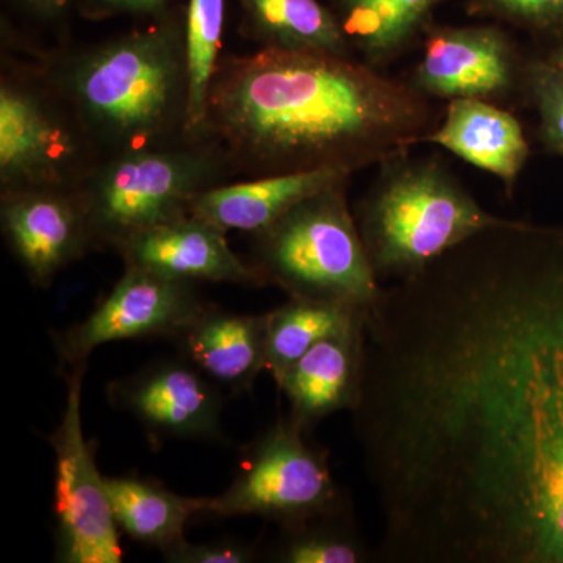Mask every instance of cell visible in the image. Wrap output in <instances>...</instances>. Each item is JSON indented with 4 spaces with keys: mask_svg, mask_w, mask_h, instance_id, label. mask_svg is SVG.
<instances>
[{
    "mask_svg": "<svg viewBox=\"0 0 563 563\" xmlns=\"http://www.w3.org/2000/svg\"><path fill=\"white\" fill-rule=\"evenodd\" d=\"M385 563H563V225L504 218L365 314Z\"/></svg>",
    "mask_w": 563,
    "mask_h": 563,
    "instance_id": "6da1fadb",
    "label": "cell"
},
{
    "mask_svg": "<svg viewBox=\"0 0 563 563\" xmlns=\"http://www.w3.org/2000/svg\"><path fill=\"white\" fill-rule=\"evenodd\" d=\"M439 122L428 96L357 57L261 47L220 58L203 140L252 177L352 174L412 151Z\"/></svg>",
    "mask_w": 563,
    "mask_h": 563,
    "instance_id": "7a4b0ae2",
    "label": "cell"
},
{
    "mask_svg": "<svg viewBox=\"0 0 563 563\" xmlns=\"http://www.w3.org/2000/svg\"><path fill=\"white\" fill-rule=\"evenodd\" d=\"M41 65L99 157L188 139L185 7Z\"/></svg>",
    "mask_w": 563,
    "mask_h": 563,
    "instance_id": "3957f363",
    "label": "cell"
},
{
    "mask_svg": "<svg viewBox=\"0 0 563 563\" xmlns=\"http://www.w3.org/2000/svg\"><path fill=\"white\" fill-rule=\"evenodd\" d=\"M377 280H401L444 252L499 224L440 158L410 152L380 163L354 209Z\"/></svg>",
    "mask_w": 563,
    "mask_h": 563,
    "instance_id": "277c9868",
    "label": "cell"
},
{
    "mask_svg": "<svg viewBox=\"0 0 563 563\" xmlns=\"http://www.w3.org/2000/svg\"><path fill=\"white\" fill-rule=\"evenodd\" d=\"M232 173L224 154L206 140L101 158L79 187L92 244L118 251L140 233L187 217L201 192L228 184Z\"/></svg>",
    "mask_w": 563,
    "mask_h": 563,
    "instance_id": "5b68a950",
    "label": "cell"
},
{
    "mask_svg": "<svg viewBox=\"0 0 563 563\" xmlns=\"http://www.w3.org/2000/svg\"><path fill=\"white\" fill-rule=\"evenodd\" d=\"M347 180L291 207L265 231L255 233L251 265L263 285L290 298L320 299L368 309L379 298L377 280L363 246Z\"/></svg>",
    "mask_w": 563,
    "mask_h": 563,
    "instance_id": "8992f818",
    "label": "cell"
},
{
    "mask_svg": "<svg viewBox=\"0 0 563 563\" xmlns=\"http://www.w3.org/2000/svg\"><path fill=\"white\" fill-rule=\"evenodd\" d=\"M101 161L43 65L3 63L0 80V192L79 188Z\"/></svg>",
    "mask_w": 563,
    "mask_h": 563,
    "instance_id": "52a82bcc",
    "label": "cell"
},
{
    "mask_svg": "<svg viewBox=\"0 0 563 563\" xmlns=\"http://www.w3.org/2000/svg\"><path fill=\"white\" fill-rule=\"evenodd\" d=\"M307 435L290 417L274 422L246 448L231 487L214 498H203L202 515H255L291 528L347 509L328 453Z\"/></svg>",
    "mask_w": 563,
    "mask_h": 563,
    "instance_id": "ba28073f",
    "label": "cell"
},
{
    "mask_svg": "<svg viewBox=\"0 0 563 563\" xmlns=\"http://www.w3.org/2000/svg\"><path fill=\"white\" fill-rule=\"evenodd\" d=\"M87 366L68 369L60 424L47 437L55 457L54 514L57 561L121 563L120 528L114 521L106 476L95 443L85 439L81 388Z\"/></svg>",
    "mask_w": 563,
    "mask_h": 563,
    "instance_id": "9c48e42d",
    "label": "cell"
},
{
    "mask_svg": "<svg viewBox=\"0 0 563 563\" xmlns=\"http://www.w3.org/2000/svg\"><path fill=\"white\" fill-rule=\"evenodd\" d=\"M207 307L192 282L125 266L113 290L84 321L55 335V347L69 369L79 368L102 344L177 339Z\"/></svg>",
    "mask_w": 563,
    "mask_h": 563,
    "instance_id": "30bf717a",
    "label": "cell"
},
{
    "mask_svg": "<svg viewBox=\"0 0 563 563\" xmlns=\"http://www.w3.org/2000/svg\"><path fill=\"white\" fill-rule=\"evenodd\" d=\"M412 85L428 98H506L523 84L512 40L498 25H429Z\"/></svg>",
    "mask_w": 563,
    "mask_h": 563,
    "instance_id": "8fae6325",
    "label": "cell"
},
{
    "mask_svg": "<svg viewBox=\"0 0 563 563\" xmlns=\"http://www.w3.org/2000/svg\"><path fill=\"white\" fill-rule=\"evenodd\" d=\"M109 398L154 440L220 442L224 398L217 384L187 358L152 362L109 385Z\"/></svg>",
    "mask_w": 563,
    "mask_h": 563,
    "instance_id": "7c38bea8",
    "label": "cell"
},
{
    "mask_svg": "<svg viewBox=\"0 0 563 563\" xmlns=\"http://www.w3.org/2000/svg\"><path fill=\"white\" fill-rule=\"evenodd\" d=\"M5 242L32 284L49 287L70 263L95 250L79 188L0 192Z\"/></svg>",
    "mask_w": 563,
    "mask_h": 563,
    "instance_id": "4fadbf2b",
    "label": "cell"
},
{
    "mask_svg": "<svg viewBox=\"0 0 563 563\" xmlns=\"http://www.w3.org/2000/svg\"><path fill=\"white\" fill-rule=\"evenodd\" d=\"M225 233L213 222L190 213L133 236L118 252L125 266L174 279L262 287L261 274L232 251Z\"/></svg>",
    "mask_w": 563,
    "mask_h": 563,
    "instance_id": "5bb4252c",
    "label": "cell"
},
{
    "mask_svg": "<svg viewBox=\"0 0 563 563\" xmlns=\"http://www.w3.org/2000/svg\"><path fill=\"white\" fill-rule=\"evenodd\" d=\"M363 363L365 317L322 340L280 377L277 387L290 404V420L310 432L324 418L354 409L361 398Z\"/></svg>",
    "mask_w": 563,
    "mask_h": 563,
    "instance_id": "9a60e30c",
    "label": "cell"
},
{
    "mask_svg": "<svg viewBox=\"0 0 563 563\" xmlns=\"http://www.w3.org/2000/svg\"><path fill=\"white\" fill-rule=\"evenodd\" d=\"M428 141L498 177L507 195H512L529 158L521 122L510 111L481 99L450 101Z\"/></svg>",
    "mask_w": 563,
    "mask_h": 563,
    "instance_id": "2e32d148",
    "label": "cell"
},
{
    "mask_svg": "<svg viewBox=\"0 0 563 563\" xmlns=\"http://www.w3.org/2000/svg\"><path fill=\"white\" fill-rule=\"evenodd\" d=\"M176 340L181 357L233 393L251 390L258 374L266 372V313L236 314L207 307Z\"/></svg>",
    "mask_w": 563,
    "mask_h": 563,
    "instance_id": "e0dca14e",
    "label": "cell"
},
{
    "mask_svg": "<svg viewBox=\"0 0 563 563\" xmlns=\"http://www.w3.org/2000/svg\"><path fill=\"white\" fill-rule=\"evenodd\" d=\"M350 177V173L343 172H309L222 184L201 192L192 201L190 213L213 222L225 232L255 235L302 199Z\"/></svg>",
    "mask_w": 563,
    "mask_h": 563,
    "instance_id": "ac0fdd59",
    "label": "cell"
},
{
    "mask_svg": "<svg viewBox=\"0 0 563 563\" xmlns=\"http://www.w3.org/2000/svg\"><path fill=\"white\" fill-rule=\"evenodd\" d=\"M240 31L261 47L355 57L332 7L321 0H236Z\"/></svg>",
    "mask_w": 563,
    "mask_h": 563,
    "instance_id": "d6986e66",
    "label": "cell"
},
{
    "mask_svg": "<svg viewBox=\"0 0 563 563\" xmlns=\"http://www.w3.org/2000/svg\"><path fill=\"white\" fill-rule=\"evenodd\" d=\"M442 0H333L352 52L374 68L395 60L432 24Z\"/></svg>",
    "mask_w": 563,
    "mask_h": 563,
    "instance_id": "ffe728a7",
    "label": "cell"
},
{
    "mask_svg": "<svg viewBox=\"0 0 563 563\" xmlns=\"http://www.w3.org/2000/svg\"><path fill=\"white\" fill-rule=\"evenodd\" d=\"M118 528L135 542L165 551L185 539V526L202 515L203 498H185L152 481L106 476Z\"/></svg>",
    "mask_w": 563,
    "mask_h": 563,
    "instance_id": "44dd1931",
    "label": "cell"
},
{
    "mask_svg": "<svg viewBox=\"0 0 563 563\" xmlns=\"http://www.w3.org/2000/svg\"><path fill=\"white\" fill-rule=\"evenodd\" d=\"M366 309L320 299L290 298L266 313V372L274 383L322 340L365 317Z\"/></svg>",
    "mask_w": 563,
    "mask_h": 563,
    "instance_id": "7402d4cb",
    "label": "cell"
},
{
    "mask_svg": "<svg viewBox=\"0 0 563 563\" xmlns=\"http://www.w3.org/2000/svg\"><path fill=\"white\" fill-rule=\"evenodd\" d=\"M369 551L351 517V507L282 528L273 547L272 561L279 563H366Z\"/></svg>",
    "mask_w": 563,
    "mask_h": 563,
    "instance_id": "603a6c76",
    "label": "cell"
},
{
    "mask_svg": "<svg viewBox=\"0 0 563 563\" xmlns=\"http://www.w3.org/2000/svg\"><path fill=\"white\" fill-rule=\"evenodd\" d=\"M224 7L225 0H188L185 7L188 63L187 135L191 140H203L207 96L221 58Z\"/></svg>",
    "mask_w": 563,
    "mask_h": 563,
    "instance_id": "cb8c5ba5",
    "label": "cell"
},
{
    "mask_svg": "<svg viewBox=\"0 0 563 563\" xmlns=\"http://www.w3.org/2000/svg\"><path fill=\"white\" fill-rule=\"evenodd\" d=\"M523 85L536 107L543 143L563 155V68L551 60L526 63Z\"/></svg>",
    "mask_w": 563,
    "mask_h": 563,
    "instance_id": "d4e9b609",
    "label": "cell"
},
{
    "mask_svg": "<svg viewBox=\"0 0 563 563\" xmlns=\"http://www.w3.org/2000/svg\"><path fill=\"white\" fill-rule=\"evenodd\" d=\"M466 11L525 31L563 29V0H466Z\"/></svg>",
    "mask_w": 563,
    "mask_h": 563,
    "instance_id": "484cf974",
    "label": "cell"
},
{
    "mask_svg": "<svg viewBox=\"0 0 563 563\" xmlns=\"http://www.w3.org/2000/svg\"><path fill=\"white\" fill-rule=\"evenodd\" d=\"M162 554L169 563H250L257 559V551L251 544L235 540L190 543L184 539Z\"/></svg>",
    "mask_w": 563,
    "mask_h": 563,
    "instance_id": "4316f807",
    "label": "cell"
},
{
    "mask_svg": "<svg viewBox=\"0 0 563 563\" xmlns=\"http://www.w3.org/2000/svg\"><path fill=\"white\" fill-rule=\"evenodd\" d=\"M169 9L168 0H77V11L90 21L118 16L154 18Z\"/></svg>",
    "mask_w": 563,
    "mask_h": 563,
    "instance_id": "83f0119b",
    "label": "cell"
},
{
    "mask_svg": "<svg viewBox=\"0 0 563 563\" xmlns=\"http://www.w3.org/2000/svg\"><path fill=\"white\" fill-rule=\"evenodd\" d=\"M14 10L29 20L44 25H55L77 10V0H9Z\"/></svg>",
    "mask_w": 563,
    "mask_h": 563,
    "instance_id": "f1b7e54d",
    "label": "cell"
},
{
    "mask_svg": "<svg viewBox=\"0 0 563 563\" xmlns=\"http://www.w3.org/2000/svg\"><path fill=\"white\" fill-rule=\"evenodd\" d=\"M551 62L555 63V65L562 66L563 68V43L562 46L559 47L558 52L553 55V58H551Z\"/></svg>",
    "mask_w": 563,
    "mask_h": 563,
    "instance_id": "f546056e",
    "label": "cell"
}]
</instances>
